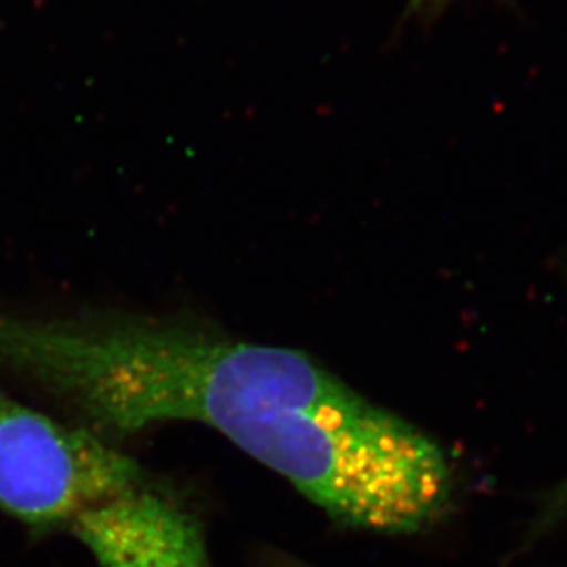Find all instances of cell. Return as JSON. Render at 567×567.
<instances>
[{"instance_id":"7a4b0ae2","label":"cell","mask_w":567,"mask_h":567,"mask_svg":"<svg viewBox=\"0 0 567 567\" xmlns=\"http://www.w3.org/2000/svg\"><path fill=\"white\" fill-rule=\"evenodd\" d=\"M564 507H567V483H564L563 487L553 494L549 498V507L544 513H546V516H553L555 513H560Z\"/></svg>"},{"instance_id":"6da1fadb","label":"cell","mask_w":567,"mask_h":567,"mask_svg":"<svg viewBox=\"0 0 567 567\" xmlns=\"http://www.w3.org/2000/svg\"><path fill=\"white\" fill-rule=\"evenodd\" d=\"M0 511L97 567H214L197 508L114 440L0 385Z\"/></svg>"},{"instance_id":"3957f363","label":"cell","mask_w":567,"mask_h":567,"mask_svg":"<svg viewBox=\"0 0 567 567\" xmlns=\"http://www.w3.org/2000/svg\"><path fill=\"white\" fill-rule=\"evenodd\" d=\"M446 0H412V11L415 10H435L437 6L443 4Z\"/></svg>"}]
</instances>
